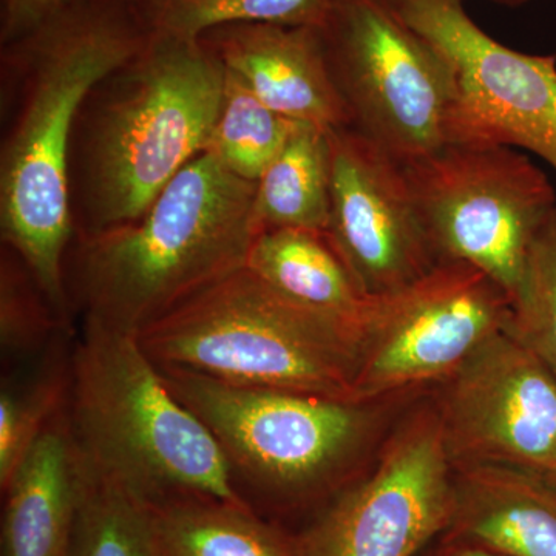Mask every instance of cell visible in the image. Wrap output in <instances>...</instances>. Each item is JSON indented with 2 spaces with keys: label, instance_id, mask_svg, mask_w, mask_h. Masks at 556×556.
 Returning <instances> with one entry per match:
<instances>
[{
  "label": "cell",
  "instance_id": "6da1fadb",
  "mask_svg": "<svg viewBox=\"0 0 556 556\" xmlns=\"http://www.w3.org/2000/svg\"><path fill=\"white\" fill-rule=\"evenodd\" d=\"M141 3L72 0L2 46L0 229L54 313L67 320L65 260L75 237L70 208L73 127L93 87L152 35Z\"/></svg>",
  "mask_w": 556,
  "mask_h": 556
},
{
  "label": "cell",
  "instance_id": "7a4b0ae2",
  "mask_svg": "<svg viewBox=\"0 0 556 556\" xmlns=\"http://www.w3.org/2000/svg\"><path fill=\"white\" fill-rule=\"evenodd\" d=\"M226 67L201 39L152 31L100 80L73 127L70 208L75 237L141 218L179 172L207 149Z\"/></svg>",
  "mask_w": 556,
  "mask_h": 556
},
{
  "label": "cell",
  "instance_id": "3957f363",
  "mask_svg": "<svg viewBox=\"0 0 556 556\" xmlns=\"http://www.w3.org/2000/svg\"><path fill=\"white\" fill-rule=\"evenodd\" d=\"M255 182L200 153L137 222L76 237L75 288L86 324L138 336L247 266L260 229Z\"/></svg>",
  "mask_w": 556,
  "mask_h": 556
},
{
  "label": "cell",
  "instance_id": "277c9868",
  "mask_svg": "<svg viewBox=\"0 0 556 556\" xmlns=\"http://www.w3.org/2000/svg\"><path fill=\"white\" fill-rule=\"evenodd\" d=\"M70 422L84 460L146 503L203 496L249 506L214 433L169 390L137 336L84 325Z\"/></svg>",
  "mask_w": 556,
  "mask_h": 556
},
{
  "label": "cell",
  "instance_id": "5b68a950",
  "mask_svg": "<svg viewBox=\"0 0 556 556\" xmlns=\"http://www.w3.org/2000/svg\"><path fill=\"white\" fill-rule=\"evenodd\" d=\"M159 367L233 386L350 399L358 340L247 268L203 289L137 336Z\"/></svg>",
  "mask_w": 556,
  "mask_h": 556
},
{
  "label": "cell",
  "instance_id": "8992f818",
  "mask_svg": "<svg viewBox=\"0 0 556 556\" xmlns=\"http://www.w3.org/2000/svg\"><path fill=\"white\" fill-rule=\"evenodd\" d=\"M159 368L172 393L214 433L233 478L277 503L308 504L339 492L378 426L371 402Z\"/></svg>",
  "mask_w": 556,
  "mask_h": 556
},
{
  "label": "cell",
  "instance_id": "52a82bcc",
  "mask_svg": "<svg viewBox=\"0 0 556 556\" xmlns=\"http://www.w3.org/2000/svg\"><path fill=\"white\" fill-rule=\"evenodd\" d=\"M320 31L353 129L404 167L453 144L452 68L390 0H331Z\"/></svg>",
  "mask_w": 556,
  "mask_h": 556
},
{
  "label": "cell",
  "instance_id": "ba28073f",
  "mask_svg": "<svg viewBox=\"0 0 556 556\" xmlns=\"http://www.w3.org/2000/svg\"><path fill=\"white\" fill-rule=\"evenodd\" d=\"M404 169L439 262L473 266L511 300L556 208L546 175L507 146L448 144Z\"/></svg>",
  "mask_w": 556,
  "mask_h": 556
},
{
  "label": "cell",
  "instance_id": "9c48e42d",
  "mask_svg": "<svg viewBox=\"0 0 556 556\" xmlns=\"http://www.w3.org/2000/svg\"><path fill=\"white\" fill-rule=\"evenodd\" d=\"M508 321L510 299L492 278L467 263H439L407 287L371 298L354 401L452 378Z\"/></svg>",
  "mask_w": 556,
  "mask_h": 556
},
{
  "label": "cell",
  "instance_id": "30bf717a",
  "mask_svg": "<svg viewBox=\"0 0 556 556\" xmlns=\"http://www.w3.org/2000/svg\"><path fill=\"white\" fill-rule=\"evenodd\" d=\"M447 60L455 78L453 144L530 150L556 172V56L508 49L463 0H390Z\"/></svg>",
  "mask_w": 556,
  "mask_h": 556
},
{
  "label": "cell",
  "instance_id": "8fae6325",
  "mask_svg": "<svg viewBox=\"0 0 556 556\" xmlns=\"http://www.w3.org/2000/svg\"><path fill=\"white\" fill-rule=\"evenodd\" d=\"M438 412L390 439L371 473L345 486L302 532L300 556H416L444 535L455 473Z\"/></svg>",
  "mask_w": 556,
  "mask_h": 556
},
{
  "label": "cell",
  "instance_id": "7c38bea8",
  "mask_svg": "<svg viewBox=\"0 0 556 556\" xmlns=\"http://www.w3.org/2000/svg\"><path fill=\"white\" fill-rule=\"evenodd\" d=\"M439 409L453 467L556 470V376L508 327L447 379Z\"/></svg>",
  "mask_w": 556,
  "mask_h": 556
},
{
  "label": "cell",
  "instance_id": "4fadbf2b",
  "mask_svg": "<svg viewBox=\"0 0 556 556\" xmlns=\"http://www.w3.org/2000/svg\"><path fill=\"white\" fill-rule=\"evenodd\" d=\"M327 237L367 298L407 287L439 265L404 166L353 127L328 131Z\"/></svg>",
  "mask_w": 556,
  "mask_h": 556
},
{
  "label": "cell",
  "instance_id": "5bb4252c",
  "mask_svg": "<svg viewBox=\"0 0 556 556\" xmlns=\"http://www.w3.org/2000/svg\"><path fill=\"white\" fill-rule=\"evenodd\" d=\"M200 39L278 115L325 131L351 127L320 28L230 24Z\"/></svg>",
  "mask_w": 556,
  "mask_h": 556
},
{
  "label": "cell",
  "instance_id": "9a60e30c",
  "mask_svg": "<svg viewBox=\"0 0 556 556\" xmlns=\"http://www.w3.org/2000/svg\"><path fill=\"white\" fill-rule=\"evenodd\" d=\"M86 466L65 409L3 486L2 556H68Z\"/></svg>",
  "mask_w": 556,
  "mask_h": 556
},
{
  "label": "cell",
  "instance_id": "2e32d148",
  "mask_svg": "<svg viewBox=\"0 0 556 556\" xmlns=\"http://www.w3.org/2000/svg\"><path fill=\"white\" fill-rule=\"evenodd\" d=\"M455 470V508L441 541L556 556V486L546 477L507 466Z\"/></svg>",
  "mask_w": 556,
  "mask_h": 556
},
{
  "label": "cell",
  "instance_id": "e0dca14e",
  "mask_svg": "<svg viewBox=\"0 0 556 556\" xmlns=\"http://www.w3.org/2000/svg\"><path fill=\"white\" fill-rule=\"evenodd\" d=\"M244 268L303 308L338 321L356 336L361 348L371 299L357 287L327 233L262 230Z\"/></svg>",
  "mask_w": 556,
  "mask_h": 556
},
{
  "label": "cell",
  "instance_id": "ac0fdd59",
  "mask_svg": "<svg viewBox=\"0 0 556 556\" xmlns=\"http://www.w3.org/2000/svg\"><path fill=\"white\" fill-rule=\"evenodd\" d=\"M161 556H300L298 536L251 506L203 496L149 503Z\"/></svg>",
  "mask_w": 556,
  "mask_h": 556
},
{
  "label": "cell",
  "instance_id": "d6986e66",
  "mask_svg": "<svg viewBox=\"0 0 556 556\" xmlns=\"http://www.w3.org/2000/svg\"><path fill=\"white\" fill-rule=\"evenodd\" d=\"M331 204L328 131L300 124L255 182L254 215L260 232L305 229L327 232Z\"/></svg>",
  "mask_w": 556,
  "mask_h": 556
},
{
  "label": "cell",
  "instance_id": "ffe728a7",
  "mask_svg": "<svg viewBox=\"0 0 556 556\" xmlns=\"http://www.w3.org/2000/svg\"><path fill=\"white\" fill-rule=\"evenodd\" d=\"M84 466L68 556H161L149 503Z\"/></svg>",
  "mask_w": 556,
  "mask_h": 556
},
{
  "label": "cell",
  "instance_id": "44dd1931",
  "mask_svg": "<svg viewBox=\"0 0 556 556\" xmlns=\"http://www.w3.org/2000/svg\"><path fill=\"white\" fill-rule=\"evenodd\" d=\"M299 126L263 104L226 68L222 109L204 152L237 177L257 182Z\"/></svg>",
  "mask_w": 556,
  "mask_h": 556
},
{
  "label": "cell",
  "instance_id": "7402d4cb",
  "mask_svg": "<svg viewBox=\"0 0 556 556\" xmlns=\"http://www.w3.org/2000/svg\"><path fill=\"white\" fill-rule=\"evenodd\" d=\"M141 5L152 30L200 39L230 24L321 28L331 0H142Z\"/></svg>",
  "mask_w": 556,
  "mask_h": 556
},
{
  "label": "cell",
  "instance_id": "603a6c76",
  "mask_svg": "<svg viewBox=\"0 0 556 556\" xmlns=\"http://www.w3.org/2000/svg\"><path fill=\"white\" fill-rule=\"evenodd\" d=\"M72 367L61 361L24 380H3L0 391V485H7L36 438L64 409Z\"/></svg>",
  "mask_w": 556,
  "mask_h": 556
},
{
  "label": "cell",
  "instance_id": "cb8c5ba5",
  "mask_svg": "<svg viewBox=\"0 0 556 556\" xmlns=\"http://www.w3.org/2000/svg\"><path fill=\"white\" fill-rule=\"evenodd\" d=\"M508 331L556 376V208L530 249Z\"/></svg>",
  "mask_w": 556,
  "mask_h": 556
},
{
  "label": "cell",
  "instance_id": "d4e9b609",
  "mask_svg": "<svg viewBox=\"0 0 556 556\" xmlns=\"http://www.w3.org/2000/svg\"><path fill=\"white\" fill-rule=\"evenodd\" d=\"M5 249L0 274V339L3 353L20 358L36 353L64 320L51 308L25 263Z\"/></svg>",
  "mask_w": 556,
  "mask_h": 556
},
{
  "label": "cell",
  "instance_id": "484cf974",
  "mask_svg": "<svg viewBox=\"0 0 556 556\" xmlns=\"http://www.w3.org/2000/svg\"><path fill=\"white\" fill-rule=\"evenodd\" d=\"M72 0H3L2 46L22 38L64 9Z\"/></svg>",
  "mask_w": 556,
  "mask_h": 556
},
{
  "label": "cell",
  "instance_id": "4316f807",
  "mask_svg": "<svg viewBox=\"0 0 556 556\" xmlns=\"http://www.w3.org/2000/svg\"><path fill=\"white\" fill-rule=\"evenodd\" d=\"M433 556H508L500 554V552L489 551L478 546H470V544L460 543H444L441 541V546L434 552Z\"/></svg>",
  "mask_w": 556,
  "mask_h": 556
},
{
  "label": "cell",
  "instance_id": "83f0119b",
  "mask_svg": "<svg viewBox=\"0 0 556 556\" xmlns=\"http://www.w3.org/2000/svg\"><path fill=\"white\" fill-rule=\"evenodd\" d=\"M496 2L506 3V5H521V3L532 2V0H496Z\"/></svg>",
  "mask_w": 556,
  "mask_h": 556
},
{
  "label": "cell",
  "instance_id": "f1b7e54d",
  "mask_svg": "<svg viewBox=\"0 0 556 556\" xmlns=\"http://www.w3.org/2000/svg\"><path fill=\"white\" fill-rule=\"evenodd\" d=\"M547 479L556 486V470L551 475V477H547Z\"/></svg>",
  "mask_w": 556,
  "mask_h": 556
},
{
  "label": "cell",
  "instance_id": "f546056e",
  "mask_svg": "<svg viewBox=\"0 0 556 556\" xmlns=\"http://www.w3.org/2000/svg\"><path fill=\"white\" fill-rule=\"evenodd\" d=\"M124 2L141 3V2H142V0H124Z\"/></svg>",
  "mask_w": 556,
  "mask_h": 556
}]
</instances>
